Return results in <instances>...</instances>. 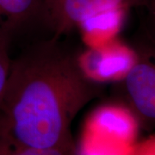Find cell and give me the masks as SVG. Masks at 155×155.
I'll use <instances>...</instances> for the list:
<instances>
[{
    "label": "cell",
    "mask_w": 155,
    "mask_h": 155,
    "mask_svg": "<svg viewBox=\"0 0 155 155\" xmlns=\"http://www.w3.org/2000/svg\"><path fill=\"white\" fill-rule=\"evenodd\" d=\"M99 89L54 40L11 61L0 104V134L36 149L73 152L70 126Z\"/></svg>",
    "instance_id": "1"
},
{
    "label": "cell",
    "mask_w": 155,
    "mask_h": 155,
    "mask_svg": "<svg viewBox=\"0 0 155 155\" xmlns=\"http://www.w3.org/2000/svg\"><path fill=\"white\" fill-rule=\"evenodd\" d=\"M126 0H44L41 20L56 36L81 26L92 17L123 9Z\"/></svg>",
    "instance_id": "2"
},
{
    "label": "cell",
    "mask_w": 155,
    "mask_h": 155,
    "mask_svg": "<svg viewBox=\"0 0 155 155\" xmlns=\"http://www.w3.org/2000/svg\"><path fill=\"white\" fill-rule=\"evenodd\" d=\"M125 88L139 117L151 123L155 118V69L148 61H137L125 74Z\"/></svg>",
    "instance_id": "3"
},
{
    "label": "cell",
    "mask_w": 155,
    "mask_h": 155,
    "mask_svg": "<svg viewBox=\"0 0 155 155\" xmlns=\"http://www.w3.org/2000/svg\"><path fill=\"white\" fill-rule=\"evenodd\" d=\"M44 0H0L2 29L10 33L29 22L41 20Z\"/></svg>",
    "instance_id": "4"
},
{
    "label": "cell",
    "mask_w": 155,
    "mask_h": 155,
    "mask_svg": "<svg viewBox=\"0 0 155 155\" xmlns=\"http://www.w3.org/2000/svg\"><path fill=\"white\" fill-rule=\"evenodd\" d=\"M0 155H72V153L61 149H36L22 147L0 134Z\"/></svg>",
    "instance_id": "5"
},
{
    "label": "cell",
    "mask_w": 155,
    "mask_h": 155,
    "mask_svg": "<svg viewBox=\"0 0 155 155\" xmlns=\"http://www.w3.org/2000/svg\"><path fill=\"white\" fill-rule=\"evenodd\" d=\"M9 33L0 28V104L10 72L11 60L9 55Z\"/></svg>",
    "instance_id": "6"
},
{
    "label": "cell",
    "mask_w": 155,
    "mask_h": 155,
    "mask_svg": "<svg viewBox=\"0 0 155 155\" xmlns=\"http://www.w3.org/2000/svg\"><path fill=\"white\" fill-rule=\"evenodd\" d=\"M149 154L148 155H154V152H153V149H151L149 151V153H148Z\"/></svg>",
    "instance_id": "7"
}]
</instances>
